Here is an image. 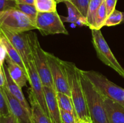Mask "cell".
Here are the masks:
<instances>
[{
    "label": "cell",
    "mask_w": 124,
    "mask_h": 123,
    "mask_svg": "<svg viewBox=\"0 0 124 123\" xmlns=\"http://www.w3.org/2000/svg\"><path fill=\"white\" fill-rule=\"evenodd\" d=\"M62 61L67 77L70 94L74 104L78 121H84L92 123L81 83L80 69L77 68L74 63L64 60Z\"/></svg>",
    "instance_id": "obj_1"
},
{
    "label": "cell",
    "mask_w": 124,
    "mask_h": 123,
    "mask_svg": "<svg viewBox=\"0 0 124 123\" xmlns=\"http://www.w3.org/2000/svg\"><path fill=\"white\" fill-rule=\"evenodd\" d=\"M81 79L92 123H109L104 107V95L81 73Z\"/></svg>",
    "instance_id": "obj_2"
},
{
    "label": "cell",
    "mask_w": 124,
    "mask_h": 123,
    "mask_svg": "<svg viewBox=\"0 0 124 123\" xmlns=\"http://www.w3.org/2000/svg\"><path fill=\"white\" fill-rule=\"evenodd\" d=\"M33 63L44 86L53 87L46 51L41 48L36 33L28 31L26 33Z\"/></svg>",
    "instance_id": "obj_3"
},
{
    "label": "cell",
    "mask_w": 124,
    "mask_h": 123,
    "mask_svg": "<svg viewBox=\"0 0 124 123\" xmlns=\"http://www.w3.org/2000/svg\"><path fill=\"white\" fill-rule=\"evenodd\" d=\"M81 72L104 96L117 101L121 104L124 103V88L117 86L96 71L81 69Z\"/></svg>",
    "instance_id": "obj_4"
},
{
    "label": "cell",
    "mask_w": 124,
    "mask_h": 123,
    "mask_svg": "<svg viewBox=\"0 0 124 123\" xmlns=\"http://www.w3.org/2000/svg\"><path fill=\"white\" fill-rule=\"evenodd\" d=\"M0 28L16 33H25L36 29L24 13L15 7L0 13Z\"/></svg>",
    "instance_id": "obj_5"
},
{
    "label": "cell",
    "mask_w": 124,
    "mask_h": 123,
    "mask_svg": "<svg viewBox=\"0 0 124 123\" xmlns=\"http://www.w3.org/2000/svg\"><path fill=\"white\" fill-rule=\"evenodd\" d=\"M92 42L98 57L105 65L124 78V68L119 63L105 41L101 30H92Z\"/></svg>",
    "instance_id": "obj_6"
},
{
    "label": "cell",
    "mask_w": 124,
    "mask_h": 123,
    "mask_svg": "<svg viewBox=\"0 0 124 123\" xmlns=\"http://www.w3.org/2000/svg\"><path fill=\"white\" fill-rule=\"evenodd\" d=\"M35 26L42 36L56 34H69L57 11L48 13L38 12Z\"/></svg>",
    "instance_id": "obj_7"
},
{
    "label": "cell",
    "mask_w": 124,
    "mask_h": 123,
    "mask_svg": "<svg viewBox=\"0 0 124 123\" xmlns=\"http://www.w3.org/2000/svg\"><path fill=\"white\" fill-rule=\"evenodd\" d=\"M46 54L56 90L71 96L67 77L62 61L52 53L46 52Z\"/></svg>",
    "instance_id": "obj_8"
},
{
    "label": "cell",
    "mask_w": 124,
    "mask_h": 123,
    "mask_svg": "<svg viewBox=\"0 0 124 123\" xmlns=\"http://www.w3.org/2000/svg\"><path fill=\"white\" fill-rule=\"evenodd\" d=\"M0 30L21 55L27 72L29 60L32 59V56L26 33L14 32L3 28H0Z\"/></svg>",
    "instance_id": "obj_9"
},
{
    "label": "cell",
    "mask_w": 124,
    "mask_h": 123,
    "mask_svg": "<svg viewBox=\"0 0 124 123\" xmlns=\"http://www.w3.org/2000/svg\"><path fill=\"white\" fill-rule=\"evenodd\" d=\"M27 74L29 77V82L30 84V89L32 91L33 94H34L35 98L41 105L45 113L50 117L47 104H46L43 83L35 68L33 58L29 60Z\"/></svg>",
    "instance_id": "obj_10"
},
{
    "label": "cell",
    "mask_w": 124,
    "mask_h": 123,
    "mask_svg": "<svg viewBox=\"0 0 124 123\" xmlns=\"http://www.w3.org/2000/svg\"><path fill=\"white\" fill-rule=\"evenodd\" d=\"M5 94L10 113L14 116L18 123H33L31 113L15 98L6 88V85L2 87Z\"/></svg>",
    "instance_id": "obj_11"
},
{
    "label": "cell",
    "mask_w": 124,
    "mask_h": 123,
    "mask_svg": "<svg viewBox=\"0 0 124 123\" xmlns=\"http://www.w3.org/2000/svg\"><path fill=\"white\" fill-rule=\"evenodd\" d=\"M44 89L47 109L52 123H62L61 118L60 108L57 99V92L55 88L44 86Z\"/></svg>",
    "instance_id": "obj_12"
},
{
    "label": "cell",
    "mask_w": 124,
    "mask_h": 123,
    "mask_svg": "<svg viewBox=\"0 0 124 123\" xmlns=\"http://www.w3.org/2000/svg\"><path fill=\"white\" fill-rule=\"evenodd\" d=\"M104 107L109 123H124V106L104 96Z\"/></svg>",
    "instance_id": "obj_13"
},
{
    "label": "cell",
    "mask_w": 124,
    "mask_h": 123,
    "mask_svg": "<svg viewBox=\"0 0 124 123\" xmlns=\"http://www.w3.org/2000/svg\"><path fill=\"white\" fill-rule=\"evenodd\" d=\"M2 70H3L4 75L5 82H6V87L10 93L17 99L24 107L29 111L30 113H31V107L28 103L27 101L25 99L23 92H22V88H21L13 80L8 73V69L6 64L4 63L2 66Z\"/></svg>",
    "instance_id": "obj_14"
},
{
    "label": "cell",
    "mask_w": 124,
    "mask_h": 123,
    "mask_svg": "<svg viewBox=\"0 0 124 123\" xmlns=\"http://www.w3.org/2000/svg\"><path fill=\"white\" fill-rule=\"evenodd\" d=\"M6 62L11 78L21 88L25 86L27 82L29 81L27 71L18 64L13 62L7 55L6 58Z\"/></svg>",
    "instance_id": "obj_15"
},
{
    "label": "cell",
    "mask_w": 124,
    "mask_h": 123,
    "mask_svg": "<svg viewBox=\"0 0 124 123\" xmlns=\"http://www.w3.org/2000/svg\"><path fill=\"white\" fill-rule=\"evenodd\" d=\"M29 99L33 123H53L50 118L43 110L30 89L29 91Z\"/></svg>",
    "instance_id": "obj_16"
},
{
    "label": "cell",
    "mask_w": 124,
    "mask_h": 123,
    "mask_svg": "<svg viewBox=\"0 0 124 123\" xmlns=\"http://www.w3.org/2000/svg\"><path fill=\"white\" fill-rule=\"evenodd\" d=\"M68 9V16H60L63 22L73 23L78 25H86L87 26V19L84 16L80 11L69 1L67 0L64 2Z\"/></svg>",
    "instance_id": "obj_17"
},
{
    "label": "cell",
    "mask_w": 124,
    "mask_h": 123,
    "mask_svg": "<svg viewBox=\"0 0 124 123\" xmlns=\"http://www.w3.org/2000/svg\"><path fill=\"white\" fill-rule=\"evenodd\" d=\"M0 38H1V42L3 43L4 46L5 48H6L7 56L13 62L18 64L19 66H20L21 67L23 68V69H24L27 71L26 68H25V65H24V63H23V59H22L21 55H19V54L17 51L16 49H15V48L13 47V45L10 43V42L8 41V39L4 34L1 31V30H0Z\"/></svg>",
    "instance_id": "obj_18"
},
{
    "label": "cell",
    "mask_w": 124,
    "mask_h": 123,
    "mask_svg": "<svg viewBox=\"0 0 124 123\" xmlns=\"http://www.w3.org/2000/svg\"><path fill=\"white\" fill-rule=\"evenodd\" d=\"M56 95L60 110L70 112L75 115L77 118L75 107H74V104L71 96L68 95L67 94H65L64 93L58 92H57Z\"/></svg>",
    "instance_id": "obj_19"
},
{
    "label": "cell",
    "mask_w": 124,
    "mask_h": 123,
    "mask_svg": "<svg viewBox=\"0 0 124 123\" xmlns=\"http://www.w3.org/2000/svg\"><path fill=\"white\" fill-rule=\"evenodd\" d=\"M102 2V0H90L86 19H87V26L91 30L94 28V24H95L97 13Z\"/></svg>",
    "instance_id": "obj_20"
},
{
    "label": "cell",
    "mask_w": 124,
    "mask_h": 123,
    "mask_svg": "<svg viewBox=\"0 0 124 123\" xmlns=\"http://www.w3.org/2000/svg\"><path fill=\"white\" fill-rule=\"evenodd\" d=\"M56 5L55 0H35V7L40 13L56 12Z\"/></svg>",
    "instance_id": "obj_21"
},
{
    "label": "cell",
    "mask_w": 124,
    "mask_h": 123,
    "mask_svg": "<svg viewBox=\"0 0 124 123\" xmlns=\"http://www.w3.org/2000/svg\"><path fill=\"white\" fill-rule=\"evenodd\" d=\"M15 8L19 10L23 13H24L30 19L33 24L35 25L38 12L36 10L35 5L16 3Z\"/></svg>",
    "instance_id": "obj_22"
},
{
    "label": "cell",
    "mask_w": 124,
    "mask_h": 123,
    "mask_svg": "<svg viewBox=\"0 0 124 123\" xmlns=\"http://www.w3.org/2000/svg\"><path fill=\"white\" fill-rule=\"evenodd\" d=\"M107 17L108 14L107 12L106 5H105V1H103L97 13L94 29L101 30L103 27H104V24H105Z\"/></svg>",
    "instance_id": "obj_23"
},
{
    "label": "cell",
    "mask_w": 124,
    "mask_h": 123,
    "mask_svg": "<svg viewBox=\"0 0 124 123\" xmlns=\"http://www.w3.org/2000/svg\"><path fill=\"white\" fill-rule=\"evenodd\" d=\"M123 20L122 12L115 9L110 15L108 16L104 26L111 27L118 25L122 23Z\"/></svg>",
    "instance_id": "obj_24"
},
{
    "label": "cell",
    "mask_w": 124,
    "mask_h": 123,
    "mask_svg": "<svg viewBox=\"0 0 124 123\" xmlns=\"http://www.w3.org/2000/svg\"><path fill=\"white\" fill-rule=\"evenodd\" d=\"M9 107L2 87H0V117L10 114Z\"/></svg>",
    "instance_id": "obj_25"
},
{
    "label": "cell",
    "mask_w": 124,
    "mask_h": 123,
    "mask_svg": "<svg viewBox=\"0 0 124 123\" xmlns=\"http://www.w3.org/2000/svg\"><path fill=\"white\" fill-rule=\"evenodd\" d=\"M72 3L84 17H87L90 0H68Z\"/></svg>",
    "instance_id": "obj_26"
},
{
    "label": "cell",
    "mask_w": 124,
    "mask_h": 123,
    "mask_svg": "<svg viewBox=\"0 0 124 123\" xmlns=\"http://www.w3.org/2000/svg\"><path fill=\"white\" fill-rule=\"evenodd\" d=\"M61 118L62 123H78L76 116L70 112L60 110Z\"/></svg>",
    "instance_id": "obj_27"
},
{
    "label": "cell",
    "mask_w": 124,
    "mask_h": 123,
    "mask_svg": "<svg viewBox=\"0 0 124 123\" xmlns=\"http://www.w3.org/2000/svg\"><path fill=\"white\" fill-rule=\"evenodd\" d=\"M16 2L8 0H0V13L10 8L15 7Z\"/></svg>",
    "instance_id": "obj_28"
},
{
    "label": "cell",
    "mask_w": 124,
    "mask_h": 123,
    "mask_svg": "<svg viewBox=\"0 0 124 123\" xmlns=\"http://www.w3.org/2000/svg\"><path fill=\"white\" fill-rule=\"evenodd\" d=\"M117 0H105V5H106L107 12L108 16L110 15L115 10L116 3Z\"/></svg>",
    "instance_id": "obj_29"
},
{
    "label": "cell",
    "mask_w": 124,
    "mask_h": 123,
    "mask_svg": "<svg viewBox=\"0 0 124 123\" xmlns=\"http://www.w3.org/2000/svg\"><path fill=\"white\" fill-rule=\"evenodd\" d=\"M6 57H7V53H6V48L0 38V65L1 66H2L4 63Z\"/></svg>",
    "instance_id": "obj_30"
},
{
    "label": "cell",
    "mask_w": 124,
    "mask_h": 123,
    "mask_svg": "<svg viewBox=\"0 0 124 123\" xmlns=\"http://www.w3.org/2000/svg\"><path fill=\"white\" fill-rule=\"evenodd\" d=\"M0 123H18L15 117L10 113L6 116L0 117Z\"/></svg>",
    "instance_id": "obj_31"
},
{
    "label": "cell",
    "mask_w": 124,
    "mask_h": 123,
    "mask_svg": "<svg viewBox=\"0 0 124 123\" xmlns=\"http://www.w3.org/2000/svg\"><path fill=\"white\" fill-rule=\"evenodd\" d=\"M5 85H6V82H5L4 75L2 66L0 65V87H4Z\"/></svg>",
    "instance_id": "obj_32"
},
{
    "label": "cell",
    "mask_w": 124,
    "mask_h": 123,
    "mask_svg": "<svg viewBox=\"0 0 124 123\" xmlns=\"http://www.w3.org/2000/svg\"><path fill=\"white\" fill-rule=\"evenodd\" d=\"M16 3L35 5V0H16Z\"/></svg>",
    "instance_id": "obj_33"
},
{
    "label": "cell",
    "mask_w": 124,
    "mask_h": 123,
    "mask_svg": "<svg viewBox=\"0 0 124 123\" xmlns=\"http://www.w3.org/2000/svg\"><path fill=\"white\" fill-rule=\"evenodd\" d=\"M66 1L67 0H55V1L57 2V4L60 3V2H64Z\"/></svg>",
    "instance_id": "obj_34"
},
{
    "label": "cell",
    "mask_w": 124,
    "mask_h": 123,
    "mask_svg": "<svg viewBox=\"0 0 124 123\" xmlns=\"http://www.w3.org/2000/svg\"><path fill=\"white\" fill-rule=\"evenodd\" d=\"M78 123H90L88 122L87 121H78Z\"/></svg>",
    "instance_id": "obj_35"
},
{
    "label": "cell",
    "mask_w": 124,
    "mask_h": 123,
    "mask_svg": "<svg viewBox=\"0 0 124 123\" xmlns=\"http://www.w3.org/2000/svg\"><path fill=\"white\" fill-rule=\"evenodd\" d=\"M122 14H123V20H122V23H124V12H122Z\"/></svg>",
    "instance_id": "obj_36"
},
{
    "label": "cell",
    "mask_w": 124,
    "mask_h": 123,
    "mask_svg": "<svg viewBox=\"0 0 124 123\" xmlns=\"http://www.w3.org/2000/svg\"><path fill=\"white\" fill-rule=\"evenodd\" d=\"M8 1H14V2H15L16 0H8Z\"/></svg>",
    "instance_id": "obj_37"
},
{
    "label": "cell",
    "mask_w": 124,
    "mask_h": 123,
    "mask_svg": "<svg viewBox=\"0 0 124 123\" xmlns=\"http://www.w3.org/2000/svg\"><path fill=\"white\" fill-rule=\"evenodd\" d=\"M122 105H123V106H124V104H122Z\"/></svg>",
    "instance_id": "obj_38"
},
{
    "label": "cell",
    "mask_w": 124,
    "mask_h": 123,
    "mask_svg": "<svg viewBox=\"0 0 124 123\" xmlns=\"http://www.w3.org/2000/svg\"><path fill=\"white\" fill-rule=\"evenodd\" d=\"M102 1H105V0H102Z\"/></svg>",
    "instance_id": "obj_39"
}]
</instances>
